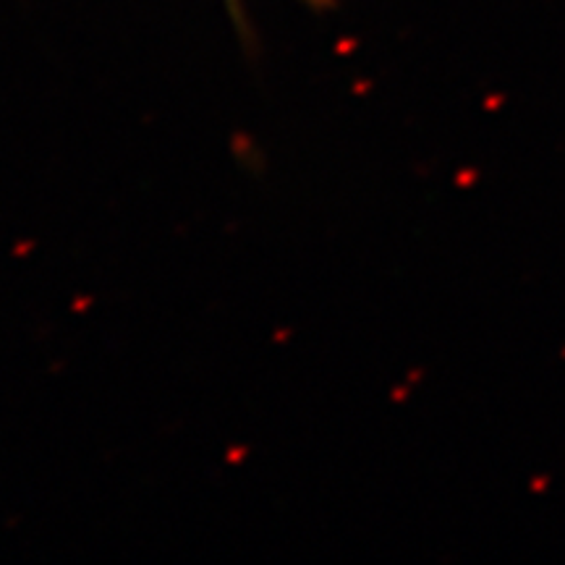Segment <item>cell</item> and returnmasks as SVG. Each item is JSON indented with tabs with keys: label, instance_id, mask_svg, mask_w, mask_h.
<instances>
[{
	"label": "cell",
	"instance_id": "1",
	"mask_svg": "<svg viewBox=\"0 0 565 565\" xmlns=\"http://www.w3.org/2000/svg\"><path fill=\"white\" fill-rule=\"evenodd\" d=\"M299 3L309 6L312 11H328V9H333L335 0H299ZM225 9H228V13H231V21H233V26H236L238 40H242L246 53L257 51V38H254L252 21H249V17H246L244 0H225Z\"/></svg>",
	"mask_w": 565,
	"mask_h": 565
}]
</instances>
